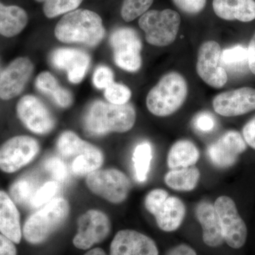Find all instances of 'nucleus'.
I'll return each mask as SVG.
<instances>
[{
  "mask_svg": "<svg viewBox=\"0 0 255 255\" xmlns=\"http://www.w3.org/2000/svg\"><path fill=\"white\" fill-rule=\"evenodd\" d=\"M105 32L100 15L84 9L64 14L55 28V36L62 43H82L88 47L100 44Z\"/></svg>",
  "mask_w": 255,
  "mask_h": 255,
  "instance_id": "nucleus-1",
  "label": "nucleus"
},
{
  "mask_svg": "<svg viewBox=\"0 0 255 255\" xmlns=\"http://www.w3.org/2000/svg\"><path fill=\"white\" fill-rule=\"evenodd\" d=\"M135 119L136 113L130 104L117 105L96 101L87 110L84 126L91 135H104L128 131L133 127Z\"/></svg>",
  "mask_w": 255,
  "mask_h": 255,
  "instance_id": "nucleus-2",
  "label": "nucleus"
},
{
  "mask_svg": "<svg viewBox=\"0 0 255 255\" xmlns=\"http://www.w3.org/2000/svg\"><path fill=\"white\" fill-rule=\"evenodd\" d=\"M187 95L185 79L177 72H170L163 75L151 89L146 97V106L156 117H168L180 109Z\"/></svg>",
  "mask_w": 255,
  "mask_h": 255,
  "instance_id": "nucleus-3",
  "label": "nucleus"
},
{
  "mask_svg": "<svg viewBox=\"0 0 255 255\" xmlns=\"http://www.w3.org/2000/svg\"><path fill=\"white\" fill-rule=\"evenodd\" d=\"M70 205L66 199L55 198L28 217L23 228L28 243L40 244L46 241L68 219Z\"/></svg>",
  "mask_w": 255,
  "mask_h": 255,
  "instance_id": "nucleus-4",
  "label": "nucleus"
},
{
  "mask_svg": "<svg viewBox=\"0 0 255 255\" xmlns=\"http://www.w3.org/2000/svg\"><path fill=\"white\" fill-rule=\"evenodd\" d=\"M138 24L145 32L147 43L154 46H167L177 38L181 17L172 9L150 10L140 16Z\"/></svg>",
  "mask_w": 255,
  "mask_h": 255,
  "instance_id": "nucleus-5",
  "label": "nucleus"
},
{
  "mask_svg": "<svg viewBox=\"0 0 255 255\" xmlns=\"http://www.w3.org/2000/svg\"><path fill=\"white\" fill-rule=\"evenodd\" d=\"M86 184L92 193L112 204L124 202L131 188L128 177L114 168L99 169L87 174Z\"/></svg>",
  "mask_w": 255,
  "mask_h": 255,
  "instance_id": "nucleus-6",
  "label": "nucleus"
},
{
  "mask_svg": "<svg viewBox=\"0 0 255 255\" xmlns=\"http://www.w3.org/2000/svg\"><path fill=\"white\" fill-rule=\"evenodd\" d=\"M110 43L116 65L126 71L135 73L141 68L142 42L135 30L119 28L112 33Z\"/></svg>",
  "mask_w": 255,
  "mask_h": 255,
  "instance_id": "nucleus-7",
  "label": "nucleus"
},
{
  "mask_svg": "<svg viewBox=\"0 0 255 255\" xmlns=\"http://www.w3.org/2000/svg\"><path fill=\"white\" fill-rule=\"evenodd\" d=\"M214 207L224 241L233 249H241L246 243L248 228L238 213L236 203L229 196H221L215 201Z\"/></svg>",
  "mask_w": 255,
  "mask_h": 255,
  "instance_id": "nucleus-8",
  "label": "nucleus"
},
{
  "mask_svg": "<svg viewBox=\"0 0 255 255\" xmlns=\"http://www.w3.org/2000/svg\"><path fill=\"white\" fill-rule=\"evenodd\" d=\"M39 150V144L33 137H11L0 146V169L6 173L17 172L30 163Z\"/></svg>",
  "mask_w": 255,
  "mask_h": 255,
  "instance_id": "nucleus-9",
  "label": "nucleus"
},
{
  "mask_svg": "<svg viewBox=\"0 0 255 255\" xmlns=\"http://www.w3.org/2000/svg\"><path fill=\"white\" fill-rule=\"evenodd\" d=\"M112 224L108 216L99 210H89L78 221V233L73 240L75 248L90 249L110 236Z\"/></svg>",
  "mask_w": 255,
  "mask_h": 255,
  "instance_id": "nucleus-10",
  "label": "nucleus"
},
{
  "mask_svg": "<svg viewBox=\"0 0 255 255\" xmlns=\"http://www.w3.org/2000/svg\"><path fill=\"white\" fill-rule=\"evenodd\" d=\"M196 72L203 81L214 88L220 89L228 81L226 69L221 63V48L217 42L206 41L198 52Z\"/></svg>",
  "mask_w": 255,
  "mask_h": 255,
  "instance_id": "nucleus-11",
  "label": "nucleus"
},
{
  "mask_svg": "<svg viewBox=\"0 0 255 255\" xmlns=\"http://www.w3.org/2000/svg\"><path fill=\"white\" fill-rule=\"evenodd\" d=\"M16 113L21 123L34 133L44 135L54 128V117L44 103L35 96L21 97L16 105Z\"/></svg>",
  "mask_w": 255,
  "mask_h": 255,
  "instance_id": "nucleus-12",
  "label": "nucleus"
},
{
  "mask_svg": "<svg viewBox=\"0 0 255 255\" xmlns=\"http://www.w3.org/2000/svg\"><path fill=\"white\" fill-rule=\"evenodd\" d=\"M33 71V63L26 57H20L11 62L0 73V98L9 100L19 95Z\"/></svg>",
  "mask_w": 255,
  "mask_h": 255,
  "instance_id": "nucleus-13",
  "label": "nucleus"
},
{
  "mask_svg": "<svg viewBox=\"0 0 255 255\" xmlns=\"http://www.w3.org/2000/svg\"><path fill=\"white\" fill-rule=\"evenodd\" d=\"M213 107L216 113L226 117L253 112L255 110V89L242 87L219 94L213 100Z\"/></svg>",
  "mask_w": 255,
  "mask_h": 255,
  "instance_id": "nucleus-14",
  "label": "nucleus"
},
{
  "mask_svg": "<svg viewBox=\"0 0 255 255\" xmlns=\"http://www.w3.org/2000/svg\"><path fill=\"white\" fill-rule=\"evenodd\" d=\"M52 65L58 70L66 71L69 81L73 84L81 82L91 63L90 55L82 50L60 48L50 55Z\"/></svg>",
  "mask_w": 255,
  "mask_h": 255,
  "instance_id": "nucleus-15",
  "label": "nucleus"
},
{
  "mask_svg": "<svg viewBox=\"0 0 255 255\" xmlns=\"http://www.w3.org/2000/svg\"><path fill=\"white\" fill-rule=\"evenodd\" d=\"M246 149V142L241 134L230 130L209 146L208 155L216 167L227 168L236 164L240 155Z\"/></svg>",
  "mask_w": 255,
  "mask_h": 255,
  "instance_id": "nucleus-16",
  "label": "nucleus"
},
{
  "mask_svg": "<svg viewBox=\"0 0 255 255\" xmlns=\"http://www.w3.org/2000/svg\"><path fill=\"white\" fill-rule=\"evenodd\" d=\"M110 255H159L155 242L133 230H122L111 243Z\"/></svg>",
  "mask_w": 255,
  "mask_h": 255,
  "instance_id": "nucleus-17",
  "label": "nucleus"
},
{
  "mask_svg": "<svg viewBox=\"0 0 255 255\" xmlns=\"http://www.w3.org/2000/svg\"><path fill=\"white\" fill-rule=\"evenodd\" d=\"M196 216L203 231V241L211 248H218L224 243L219 218L214 205L202 201L196 206Z\"/></svg>",
  "mask_w": 255,
  "mask_h": 255,
  "instance_id": "nucleus-18",
  "label": "nucleus"
},
{
  "mask_svg": "<svg viewBox=\"0 0 255 255\" xmlns=\"http://www.w3.org/2000/svg\"><path fill=\"white\" fill-rule=\"evenodd\" d=\"M0 233L15 244L21 242L20 214L14 201L4 191L0 190Z\"/></svg>",
  "mask_w": 255,
  "mask_h": 255,
  "instance_id": "nucleus-19",
  "label": "nucleus"
},
{
  "mask_svg": "<svg viewBox=\"0 0 255 255\" xmlns=\"http://www.w3.org/2000/svg\"><path fill=\"white\" fill-rule=\"evenodd\" d=\"M215 14L223 19L249 22L255 18V0H213Z\"/></svg>",
  "mask_w": 255,
  "mask_h": 255,
  "instance_id": "nucleus-20",
  "label": "nucleus"
},
{
  "mask_svg": "<svg viewBox=\"0 0 255 255\" xmlns=\"http://www.w3.org/2000/svg\"><path fill=\"white\" fill-rule=\"evenodd\" d=\"M186 211V206L180 199L169 196L154 216L159 229L164 232H174L182 226Z\"/></svg>",
  "mask_w": 255,
  "mask_h": 255,
  "instance_id": "nucleus-21",
  "label": "nucleus"
},
{
  "mask_svg": "<svg viewBox=\"0 0 255 255\" xmlns=\"http://www.w3.org/2000/svg\"><path fill=\"white\" fill-rule=\"evenodd\" d=\"M28 19L27 13L22 8L0 2V34L7 38L19 34L27 25Z\"/></svg>",
  "mask_w": 255,
  "mask_h": 255,
  "instance_id": "nucleus-22",
  "label": "nucleus"
},
{
  "mask_svg": "<svg viewBox=\"0 0 255 255\" xmlns=\"http://www.w3.org/2000/svg\"><path fill=\"white\" fill-rule=\"evenodd\" d=\"M200 152L194 142L180 140L174 142L167 154V162L171 169L192 167L199 161Z\"/></svg>",
  "mask_w": 255,
  "mask_h": 255,
  "instance_id": "nucleus-23",
  "label": "nucleus"
},
{
  "mask_svg": "<svg viewBox=\"0 0 255 255\" xmlns=\"http://www.w3.org/2000/svg\"><path fill=\"white\" fill-rule=\"evenodd\" d=\"M200 172L196 167L171 169L164 175L166 185L174 190L191 191L194 190L200 179Z\"/></svg>",
  "mask_w": 255,
  "mask_h": 255,
  "instance_id": "nucleus-24",
  "label": "nucleus"
},
{
  "mask_svg": "<svg viewBox=\"0 0 255 255\" xmlns=\"http://www.w3.org/2000/svg\"><path fill=\"white\" fill-rule=\"evenodd\" d=\"M94 146L70 130L63 132L58 137L56 143L57 150L60 155L68 159L85 153L93 148Z\"/></svg>",
  "mask_w": 255,
  "mask_h": 255,
  "instance_id": "nucleus-25",
  "label": "nucleus"
},
{
  "mask_svg": "<svg viewBox=\"0 0 255 255\" xmlns=\"http://www.w3.org/2000/svg\"><path fill=\"white\" fill-rule=\"evenodd\" d=\"M103 152L98 147L93 148L74 157L71 164L72 172L75 175H87L102 167L104 162Z\"/></svg>",
  "mask_w": 255,
  "mask_h": 255,
  "instance_id": "nucleus-26",
  "label": "nucleus"
},
{
  "mask_svg": "<svg viewBox=\"0 0 255 255\" xmlns=\"http://www.w3.org/2000/svg\"><path fill=\"white\" fill-rule=\"evenodd\" d=\"M221 63L230 71L243 73L249 68L248 48L236 46L221 52Z\"/></svg>",
  "mask_w": 255,
  "mask_h": 255,
  "instance_id": "nucleus-27",
  "label": "nucleus"
},
{
  "mask_svg": "<svg viewBox=\"0 0 255 255\" xmlns=\"http://www.w3.org/2000/svg\"><path fill=\"white\" fill-rule=\"evenodd\" d=\"M152 159V147L149 142H144L137 145L133 152L132 161L137 182H145L147 180Z\"/></svg>",
  "mask_w": 255,
  "mask_h": 255,
  "instance_id": "nucleus-28",
  "label": "nucleus"
},
{
  "mask_svg": "<svg viewBox=\"0 0 255 255\" xmlns=\"http://www.w3.org/2000/svg\"><path fill=\"white\" fill-rule=\"evenodd\" d=\"M82 1L83 0H46L43 4V13L46 17H57L75 11Z\"/></svg>",
  "mask_w": 255,
  "mask_h": 255,
  "instance_id": "nucleus-29",
  "label": "nucleus"
},
{
  "mask_svg": "<svg viewBox=\"0 0 255 255\" xmlns=\"http://www.w3.org/2000/svg\"><path fill=\"white\" fill-rule=\"evenodd\" d=\"M154 0H124L121 14L124 21L129 22L148 11Z\"/></svg>",
  "mask_w": 255,
  "mask_h": 255,
  "instance_id": "nucleus-30",
  "label": "nucleus"
},
{
  "mask_svg": "<svg viewBox=\"0 0 255 255\" xmlns=\"http://www.w3.org/2000/svg\"><path fill=\"white\" fill-rule=\"evenodd\" d=\"M131 91L123 84L114 82L105 90L106 100L114 105H123L131 98Z\"/></svg>",
  "mask_w": 255,
  "mask_h": 255,
  "instance_id": "nucleus-31",
  "label": "nucleus"
},
{
  "mask_svg": "<svg viewBox=\"0 0 255 255\" xmlns=\"http://www.w3.org/2000/svg\"><path fill=\"white\" fill-rule=\"evenodd\" d=\"M58 184L56 181L45 183L38 190L35 191L31 199L33 207L38 208L49 202L58 191Z\"/></svg>",
  "mask_w": 255,
  "mask_h": 255,
  "instance_id": "nucleus-32",
  "label": "nucleus"
},
{
  "mask_svg": "<svg viewBox=\"0 0 255 255\" xmlns=\"http://www.w3.org/2000/svg\"><path fill=\"white\" fill-rule=\"evenodd\" d=\"M33 194L32 184L28 179H19L10 187V195L19 204H26L28 201L31 202Z\"/></svg>",
  "mask_w": 255,
  "mask_h": 255,
  "instance_id": "nucleus-33",
  "label": "nucleus"
},
{
  "mask_svg": "<svg viewBox=\"0 0 255 255\" xmlns=\"http://www.w3.org/2000/svg\"><path fill=\"white\" fill-rule=\"evenodd\" d=\"M44 168L55 181L64 182L68 177V169L63 159L58 157H49L45 161Z\"/></svg>",
  "mask_w": 255,
  "mask_h": 255,
  "instance_id": "nucleus-34",
  "label": "nucleus"
},
{
  "mask_svg": "<svg viewBox=\"0 0 255 255\" xmlns=\"http://www.w3.org/2000/svg\"><path fill=\"white\" fill-rule=\"evenodd\" d=\"M36 87L38 91L53 97L60 87L56 78L49 72H43L36 78Z\"/></svg>",
  "mask_w": 255,
  "mask_h": 255,
  "instance_id": "nucleus-35",
  "label": "nucleus"
},
{
  "mask_svg": "<svg viewBox=\"0 0 255 255\" xmlns=\"http://www.w3.org/2000/svg\"><path fill=\"white\" fill-rule=\"evenodd\" d=\"M169 196L168 192L162 189H155L150 191L145 199L146 209L150 214L155 216Z\"/></svg>",
  "mask_w": 255,
  "mask_h": 255,
  "instance_id": "nucleus-36",
  "label": "nucleus"
},
{
  "mask_svg": "<svg viewBox=\"0 0 255 255\" xmlns=\"http://www.w3.org/2000/svg\"><path fill=\"white\" fill-rule=\"evenodd\" d=\"M93 83L99 90H105L114 82V75L112 69L100 65L96 69L93 75Z\"/></svg>",
  "mask_w": 255,
  "mask_h": 255,
  "instance_id": "nucleus-37",
  "label": "nucleus"
},
{
  "mask_svg": "<svg viewBox=\"0 0 255 255\" xmlns=\"http://www.w3.org/2000/svg\"><path fill=\"white\" fill-rule=\"evenodd\" d=\"M176 6L186 14H196L205 8L206 0H172Z\"/></svg>",
  "mask_w": 255,
  "mask_h": 255,
  "instance_id": "nucleus-38",
  "label": "nucleus"
},
{
  "mask_svg": "<svg viewBox=\"0 0 255 255\" xmlns=\"http://www.w3.org/2000/svg\"><path fill=\"white\" fill-rule=\"evenodd\" d=\"M214 118L208 112H201L194 118V125L197 130L201 132H210L215 127Z\"/></svg>",
  "mask_w": 255,
  "mask_h": 255,
  "instance_id": "nucleus-39",
  "label": "nucleus"
},
{
  "mask_svg": "<svg viewBox=\"0 0 255 255\" xmlns=\"http://www.w3.org/2000/svg\"><path fill=\"white\" fill-rule=\"evenodd\" d=\"M52 99L57 105L62 108H68L73 105V95L68 90L63 87H60Z\"/></svg>",
  "mask_w": 255,
  "mask_h": 255,
  "instance_id": "nucleus-40",
  "label": "nucleus"
},
{
  "mask_svg": "<svg viewBox=\"0 0 255 255\" xmlns=\"http://www.w3.org/2000/svg\"><path fill=\"white\" fill-rule=\"evenodd\" d=\"M243 134L245 141L255 150V117L245 125Z\"/></svg>",
  "mask_w": 255,
  "mask_h": 255,
  "instance_id": "nucleus-41",
  "label": "nucleus"
},
{
  "mask_svg": "<svg viewBox=\"0 0 255 255\" xmlns=\"http://www.w3.org/2000/svg\"><path fill=\"white\" fill-rule=\"evenodd\" d=\"M16 246L14 242L4 235L0 234V255H16Z\"/></svg>",
  "mask_w": 255,
  "mask_h": 255,
  "instance_id": "nucleus-42",
  "label": "nucleus"
},
{
  "mask_svg": "<svg viewBox=\"0 0 255 255\" xmlns=\"http://www.w3.org/2000/svg\"><path fill=\"white\" fill-rule=\"evenodd\" d=\"M166 255H197V254L191 247L186 244H181L171 248Z\"/></svg>",
  "mask_w": 255,
  "mask_h": 255,
  "instance_id": "nucleus-43",
  "label": "nucleus"
},
{
  "mask_svg": "<svg viewBox=\"0 0 255 255\" xmlns=\"http://www.w3.org/2000/svg\"><path fill=\"white\" fill-rule=\"evenodd\" d=\"M248 52L249 69L251 70L252 73L255 75V33L250 42Z\"/></svg>",
  "mask_w": 255,
  "mask_h": 255,
  "instance_id": "nucleus-44",
  "label": "nucleus"
},
{
  "mask_svg": "<svg viewBox=\"0 0 255 255\" xmlns=\"http://www.w3.org/2000/svg\"><path fill=\"white\" fill-rule=\"evenodd\" d=\"M84 255H107V254L102 248H97L87 251Z\"/></svg>",
  "mask_w": 255,
  "mask_h": 255,
  "instance_id": "nucleus-45",
  "label": "nucleus"
},
{
  "mask_svg": "<svg viewBox=\"0 0 255 255\" xmlns=\"http://www.w3.org/2000/svg\"><path fill=\"white\" fill-rule=\"evenodd\" d=\"M35 1H37V2H43L44 3L46 0H35Z\"/></svg>",
  "mask_w": 255,
  "mask_h": 255,
  "instance_id": "nucleus-46",
  "label": "nucleus"
}]
</instances>
